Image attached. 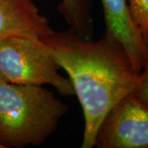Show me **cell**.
Masks as SVG:
<instances>
[{
  "instance_id": "obj_3",
  "label": "cell",
  "mask_w": 148,
  "mask_h": 148,
  "mask_svg": "<svg viewBox=\"0 0 148 148\" xmlns=\"http://www.w3.org/2000/svg\"><path fill=\"white\" fill-rule=\"evenodd\" d=\"M59 69L40 39L12 36L0 40V79L13 84L49 85L62 95H73L71 81Z\"/></svg>"
},
{
  "instance_id": "obj_1",
  "label": "cell",
  "mask_w": 148,
  "mask_h": 148,
  "mask_svg": "<svg viewBox=\"0 0 148 148\" xmlns=\"http://www.w3.org/2000/svg\"><path fill=\"white\" fill-rule=\"evenodd\" d=\"M71 81L84 117L81 148L95 147L97 130L109 111L132 94L141 81L125 49L105 32L99 40L84 39L72 29L40 39Z\"/></svg>"
},
{
  "instance_id": "obj_4",
  "label": "cell",
  "mask_w": 148,
  "mask_h": 148,
  "mask_svg": "<svg viewBox=\"0 0 148 148\" xmlns=\"http://www.w3.org/2000/svg\"><path fill=\"white\" fill-rule=\"evenodd\" d=\"M98 148H148V108L126 95L104 118L97 130Z\"/></svg>"
},
{
  "instance_id": "obj_10",
  "label": "cell",
  "mask_w": 148,
  "mask_h": 148,
  "mask_svg": "<svg viewBox=\"0 0 148 148\" xmlns=\"http://www.w3.org/2000/svg\"><path fill=\"white\" fill-rule=\"evenodd\" d=\"M0 148H3V147H2V146H1V145H0Z\"/></svg>"
},
{
  "instance_id": "obj_5",
  "label": "cell",
  "mask_w": 148,
  "mask_h": 148,
  "mask_svg": "<svg viewBox=\"0 0 148 148\" xmlns=\"http://www.w3.org/2000/svg\"><path fill=\"white\" fill-rule=\"evenodd\" d=\"M106 32L121 43L134 69L141 73L148 62V43L132 21L127 0H101Z\"/></svg>"
},
{
  "instance_id": "obj_8",
  "label": "cell",
  "mask_w": 148,
  "mask_h": 148,
  "mask_svg": "<svg viewBox=\"0 0 148 148\" xmlns=\"http://www.w3.org/2000/svg\"><path fill=\"white\" fill-rule=\"evenodd\" d=\"M132 21L148 43V0H127Z\"/></svg>"
},
{
  "instance_id": "obj_6",
  "label": "cell",
  "mask_w": 148,
  "mask_h": 148,
  "mask_svg": "<svg viewBox=\"0 0 148 148\" xmlns=\"http://www.w3.org/2000/svg\"><path fill=\"white\" fill-rule=\"evenodd\" d=\"M53 32L33 0H0V40L12 36L41 39Z\"/></svg>"
},
{
  "instance_id": "obj_2",
  "label": "cell",
  "mask_w": 148,
  "mask_h": 148,
  "mask_svg": "<svg viewBox=\"0 0 148 148\" xmlns=\"http://www.w3.org/2000/svg\"><path fill=\"white\" fill-rule=\"evenodd\" d=\"M69 107L43 86L0 79V145L37 147L56 131Z\"/></svg>"
},
{
  "instance_id": "obj_7",
  "label": "cell",
  "mask_w": 148,
  "mask_h": 148,
  "mask_svg": "<svg viewBox=\"0 0 148 148\" xmlns=\"http://www.w3.org/2000/svg\"><path fill=\"white\" fill-rule=\"evenodd\" d=\"M93 0H60L58 11L78 36L92 39L94 34Z\"/></svg>"
},
{
  "instance_id": "obj_9",
  "label": "cell",
  "mask_w": 148,
  "mask_h": 148,
  "mask_svg": "<svg viewBox=\"0 0 148 148\" xmlns=\"http://www.w3.org/2000/svg\"><path fill=\"white\" fill-rule=\"evenodd\" d=\"M136 100L148 108V62L141 72V81L132 94Z\"/></svg>"
}]
</instances>
